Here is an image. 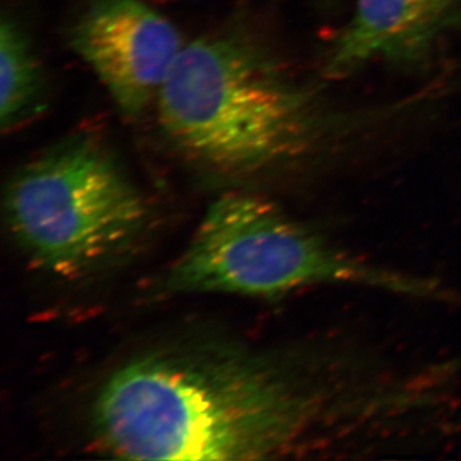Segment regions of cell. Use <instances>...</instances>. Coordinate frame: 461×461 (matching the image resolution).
Here are the masks:
<instances>
[{
  "mask_svg": "<svg viewBox=\"0 0 461 461\" xmlns=\"http://www.w3.org/2000/svg\"><path fill=\"white\" fill-rule=\"evenodd\" d=\"M47 72L26 30L16 18L3 16L0 26V126L14 131L44 111Z\"/></svg>",
  "mask_w": 461,
  "mask_h": 461,
  "instance_id": "52a82bcc",
  "label": "cell"
},
{
  "mask_svg": "<svg viewBox=\"0 0 461 461\" xmlns=\"http://www.w3.org/2000/svg\"><path fill=\"white\" fill-rule=\"evenodd\" d=\"M402 406L399 378L330 346L290 357L176 345L115 368L94 397L90 430L122 459H277L393 420Z\"/></svg>",
  "mask_w": 461,
  "mask_h": 461,
  "instance_id": "6da1fadb",
  "label": "cell"
},
{
  "mask_svg": "<svg viewBox=\"0 0 461 461\" xmlns=\"http://www.w3.org/2000/svg\"><path fill=\"white\" fill-rule=\"evenodd\" d=\"M315 285H357L418 299H448L438 282L364 262L268 200L229 193L212 203L167 276L181 294L278 297Z\"/></svg>",
  "mask_w": 461,
  "mask_h": 461,
  "instance_id": "3957f363",
  "label": "cell"
},
{
  "mask_svg": "<svg viewBox=\"0 0 461 461\" xmlns=\"http://www.w3.org/2000/svg\"><path fill=\"white\" fill-rule=\"evenodd\" d=\"M69 41L130 118L157 104L186 45L175 23L144 0H91Z\"/></svg>",
  "mask_w": 461,
  "mask_h": 461,
  "instance_id": "5b68a950",
  "label": "cell"
},
{
  "mask_svg": "<svg viewBox=\"0 0 461 461\" xmlns=\"http://www.w3.org/2000/svg\"><path fill=\"white\" fill-rule=\"evenodd\" d=\"M460 30L461 0H355L353 16L324 54L321 75L344 80L377 62L420 68Z\"/></svg>",
  "mask_w": 461,
  "mask_h": 461,
  "instance_id": "8992f818",
  "label": "cell"
},
{
  "mask_svg": "<svg viewBox=\"0 0 461 461\" xmlns=\"http://www.w3.org/2000/svg\"><path fill=\"white\" fill-rule=\"evenodd\" d=\"M157 109L173 147L226 175L299 163L391 113L329 107L266 48L235 32L186 42Z\"/></svg>",
  "mask_w": 461,
  "mask_h": 461,
  "instance_id": "7a4b0ae2",
  "label": "cell"
},
{
  "mask_svg": "<svg viewBox=\"0 0 461 461\" xmlns=\"http://www.w3.org/2000/svg\"><path fill=\"white\" fill-rule=\"evenodd\" d=\"M12 239L36 268L81 277L123 253L148 208L109 149L78 133L21 167L7 186Z\"/></svg>",
  "mask_w": 461,
  "mask_h": 461,
  "instance_id": "277c9868",
  "label": "cell"
}]
</instances>
